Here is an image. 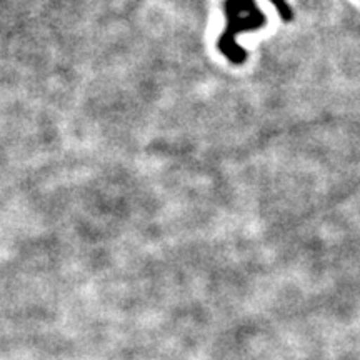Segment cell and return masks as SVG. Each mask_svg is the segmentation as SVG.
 <instances>
[{
  "label": "cell",
  "instance_id": "cell-1",
  "mask_svg": "<svg viewBox=\"0 0 360 360\" xmlns=\"http://www.w3.org/2000/svg\"><path fill=\"white\" fill-rule=\"evenodd\" d=\"M225 13H227V29L225 34L220 39V49H222L225 56L231 58L236 64H242L245 60V52L236 44V37L238 32H244V30L259 29L260 25H264L265 17L257 7H252L247 15H238V7L236 0H225L224 4Z\"/></svg>",
  "mask_w": 360,
  "mask_h": 360
},
{
  "label": "cell",
  "instance_id": "cell-2",
  "mask_svg": "<svg viewBox=\"0 0 360 360\" xmlns=\"http://www.w3.org/2000/svg\"><path fill=\"white\" fill-rule=\"evenodd\" d=\"M270 2H272L274 6H276L277 12H278V15H281L283 20H285V22H289V20L294 19V13H292L290 7L287 6V2H285V0H270Z\"/></svg>",
  "mask_w": 360,
  "mask_h": 360
}]
</instances>
